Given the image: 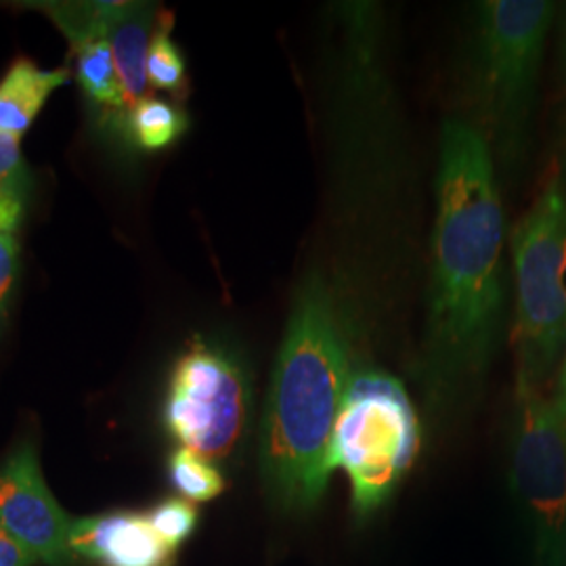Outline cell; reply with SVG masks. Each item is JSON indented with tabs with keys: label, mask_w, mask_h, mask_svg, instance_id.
Segmentation results:
<instances>
[{
	"label": "cell",
	"mask_w": 566,
	"mask_h": 566,
	"mask_svg": "<svg viewBox=\"0 0 566 566\" xmlns=\"http://www.w3.org/2000/svg\"><path fill=\"white\" fill-rule=\"evenodd\" d=\"M506 221L491 149L462 118L443 124L424 369L434 392L476 380L504 317Z\"/></svg>",
	"instance_id": "obj_1"
},
{
	"label": "cell",
	"mask_w": 566,
	"mask_h": 566,
	"mask_svg": "<svg viewBox=\"0 0 566 566\" xmlns=\"http://www.w3.org/2000/svg\"><path fill=\"white\" fill-rule=\"evenodd\" d=\"M350 378V343L329 283L298 290L266 392L259 462L269 495L287 510L317 506L329 483V447Z\"/></svg>",
	"instance_id": "obj_2"
},
{
	"label": "cell",
	"mask_w": 566,
	"mask_h": 566,
	"mask_svg": "<svg viewBox=\"0 0 566 566\" xmlns=\"http://www.w3.org/2000/svg\"><path fill=\"white\" fill-rule=\"evenodd\" d=\"M556 4L547 0H485L476 23L465 74L472 128L504 163L525 149L526 130Z\"/></svg>",
	"instance_id": "obj_3"
},
{
	"label": "cell",
	"mask_w": 566,
	"mask_h": 566,
	"mask_svg": "<svg viewBox=\"0 0 566 566\" xmlns=\"http://www.w3.org/2000/svg\"><path fill=\"white\" fill-rule=\"evenodd\" d=\"M516 376L544 385L566 344V182L547 181L512 233Z\"/></svg>",
	"instance_id": "obj_4"
},
{
	"label": "cell",
	"mask_w": 566,
	"mask_h": 566,
	"mask_svg": "<svg viewBox=\"0 0 566 566\" xmlns=\"http://www.w3.org/2000/svg\"><path fill=\"white\" fill-rule=\"evenodd\" d=\"M420 447V424L403 385L390 374H350L334 426L329 468H343L353 504L364 514L380 506L407 474Z\"/></svg>",
	"instance_id": "obj_5"
},
{
	"label": "cell",
	"mask_w": 566,
	"mask_h": 566,
	"mask_svg": "<svg viewBox=\"0 0 566 566\" xmlns=\"http://www.w3.org/2000/svg\"><path fill=\"white\" fill-rule=\"evenodd\" d=\"M250 416L243 365L221 344L196 338L175 361L164 401L168 434L206 460L229 458L242 443Z\"/></svg>",
	"instance_id": "obj_6"
},
{
	"label": "cell",
	"mask_w": 566,
	"mask_h": 566,
	"mask_svg": "<svg viewBox=\"0 0 566 566\" xmlns=\"http://www.w3.org/2000/svg\"><path fill=\"white\" fill-rule=\"evenodd\" d=\"M512 485L537 535L539 566H566V424L544 385L516 376Z\"/></svg>",
	"instance_id": "obj_7"
},
{
	"label": "cell",
	"mask_w": 566,
	"mask_h": 566,
	"mask_svg": "<svg viewBox=\"0 0 566 566\" xmlns=\"http://www.w3.org/2000/svg\"><path fill=\"white\" fill-rule=\"evenodd\" d=\"M72 521L44 483L39 451L18 447L0 464V525L44 566H76L70 546Z\"/></svg>",
	"instance_id": "obj_8"
},
{
	"label": "cell",
	"mask_w": 566,
	"mask_h": 566,
	"mask_svg": "<svg viewBox=\"0 0 566 566\" xmlns=\"http://www.w3.org/2000/svg\"><path fill=\"white\" fill-rule=\"evenodd\" d=\"M70 546L78 558L99 566H172L175 549L154 531L147 514L109 512L74 518Z\"/></svg>",
	"instance_id": "obj_9"
},
{
	"label": "cell",
	"mask_w": 566,
	"mask_h": 566,
	"mask_svg": "<svg viewBox=\"0 0 566 566\" xmlns=\"http://www.w3.org/2000/svg\"><path fill=\"white\" fill-rule=\"evenodd\" d=\"M158 23L154 2H114L105 23V41L118 65L128 107L147 97V55Z\"/></svg>",
	"instance_id": "obj_10"
},
{
	"label": "cell",
	"mask_w": 566,
	"mask_h": 566,
	"mask_svg": "<svg viewBox=\"0 0 566 566\" xmlns=\"http://www.w3.org/2000/svg\"><path fill=\"white\" fill-rule=\"evenodd\" d=\"M67 82L65 67L42 70L30 60L13 61L0 81V133L21 137L39 118L49 97Z\"/></svg>",
	"instance_id": "obj_11"
},
{
	"label": "cell",
	"mask_w": 566,
	"mask_h": 566,
	"mask_svg": "<svg viewBox=\"0 0 566 566\" xmlns=\"http://www.w3.org/2000/svg\"><path fill=\"white\" fill-rule=\"evenodd\" d=\"M116 126L133 149L156 154L181 139L189 130V116L175 103L145 97L120 114Z\"/></svg>",
	"instance_id": "obj_12"
},
{
	"label": "cell",
	"mask_w": 566,
	"mask_h": 566,
	"mask_svg": "<svg viewBox=\"0 0 566 566\" xmlns=\"http://www.w3.org/2000/svg\"><path fill=\"white\" fill-rule=\"evenodd\" d=\"M76 78L84 95L107 112L128 109L126 93L122 86L120 72L114 60V53L105 39L91 42L76 53Z\"/></svg>",
	"instance_id": "obj_13"
},
{
	"label": "cell",
	"mask_w": 566,
	"mask_h": 566,
	"mask_svg": "<svg viewBox=\"0 0 566 566\" xmlns=\"http://www.w3.org/2000/svg\"><path fill=\"white\" fill-rule=\"evenodd\" d=\"M67 39L72 53L91 42L105 39V23L114 2H34Z\"/></svg>",
	"instance_id": "obj_14"
},
{
	"label": "cell",
	"mask_w": 566,
	"mask_h": 566,
	"mask_svg": "<svg viewBox=\"0 0 566 566\" xmlns=\"http://www.w3.org/2000/svg\"><path fill=\"white\" fill-rule=\"evenodd\" d=\"M168 474L187 502H210L224 491L223 472L200 453L179 447L168 460Z\"/></svg>",
	"instance_id": "obj_15"
},
{
	"label": "cell",
	"mask_w": 566,
	"mask_h": 566,
	"mask_svg": "<svg viewBox=\"0 0 566 566\" xmlns=\"http://www.w3.org/2000/svg\"><path fill=\"white\" fill-rule=\"evenodd\" d=\"M172 15L163 13L147 55V82L156 91L182 95L187 88V63L179 44L170 36Z\"/></svg>",
	"instance_id": "obj_16"
},
{
	"label": "cell",
	"mask_w": 566,
	"mask_h": 566,
	"mask_svg": "<svg viewBox=\"0 0 566 566\" xmlns=\"http://www.w3.org/2000/svg\"><path fill=\"white\" fill-rule=\"evenodd\" d=\"M166 546L177 549L198 526V510L185 497H166L147 514Z\"/></svg>",
	"instance_id": "obj_17"
},
{
	"label": "cell",
	"mask_w": 566,
	"mask_h": 566,
	"mask_svg": "<svg viewBox=\"0 0 566 566\" xmlns=\"http://www.w3.org/2000/svg\"><path fill=\"white\" fill-rule=\"evenodd\" d=\"M2 187H30L32 172L21 154V137L0 133V189Z\"/></svg>",
	"instance_id": "obj_18"
},
{
	"label": "cell",
	"mask_w": 566,
	"mask_h": 566,
	"mask_svg": "<svg viewBox=\"0 0 566 566\" xmlns=\"http://www.w3.org/2000/svg\"><path fill=\"white\" fill-rule=\"evenodd\" d=\"M20 273V242L15 235H0V325L11 303Z\"/></svg>",
	"instance_id": "obj_19"
},
{
	"label": "cell",
	"mask_w": 566,
	"mask_h": 566,
	"mask_svg": "<svg viewBox=\"0 0 566 566\" xmlns=\"http://www.w3.org/2000/svg\"><path fill=\"white\" fill-rule=\"evenodd\" d=\"M30 187H2L0 189V235H15L20 231L28 202Z\"/></svg>",
	"instance_id": "obj_20"
},
{
	"label": "cell",
	"mask_w": 566,
	"mask_h": 566,
	"mask_svg": "<svg viewBox=\"0 0 566 566\" xmlns=\"http://www.w3.org/2000/svg\"><path fill=\"white\" fill-rule=\"evenodd\" d=\"M36 560L20 542L0 525V566H34Z\"/></svg>",
	"instance_id": "obj_21"
},
{
	"label": "cell",
	"mask_w": 566,
	"mask_h": 566,
	"mask_svg": "<svg viewBox=\"0 0 566 566\" xmlns=\"http://www.w3.org/2000/svg\"><path fill=\"white\" fill-rule=\"evenodd\" d=\"M554 399L560 407V413L565 418L566 424V344H565V357H563V365H560V371H558V385H556V392H554Z\"/></svg>",
	"instance_id": "obj_22"
},
{
	"label": "cell",
	"mask_w": 566,
	"mask_h": 566,
	"mask_svg": "<svg viewBox=\"0 0 566 566\" xmlns=\"http://www.w3.org/2000/svg\"><path fill=\"white\" fill-rule=\"evenodd\" d=\"M563 72H565V81H566V21H565V28H563Z\"/></svg>",
	"instance_id": "obj_23"
},
{
	"label": "cell",
	"mask_w": 566,
	"mask_h": 566,
	"mask_svg": "<svg viewBox=\"0 0 566 566\" xmlns=\"http://www.w3.org/2000/svg\"><path fill=\"white\" fill-rule=\"evenodd\" d=\"M560 177H563V181L566 182V158H565V170H563V175H560Z\"/></svg>",
	"instance_id": "obj_24"
}]
</instances>
